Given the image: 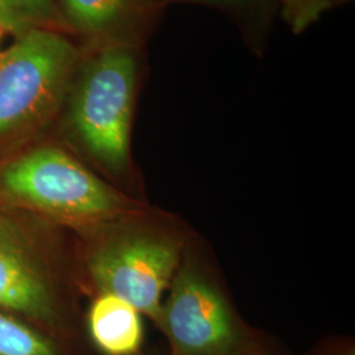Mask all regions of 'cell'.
<instances>
[{
    "label": "cell",
    "mask_w": 355,
    "mask_h": 355,
    "mask_svg": "<svg viewBox=\"0 0 355 355\" xmlns=\"http://www.w3.org/2000/svg\"><path fill=\"white\" fill-rule=\"evenodd\" d=\"M141 76V48L89 46L62 107L67 137L114 174L125 171L130 161V129Z\"/></svg>",
    "instance_id": "obj_1"
},
{
    "label": "cell",
    "mask_w": 355,
    "mask_h": 355,
    "mask_svg": "<svg viewBox=\"0 0 355 355\" xmlns=\"http://www.w3.org/2000/svg\"><path fill=\"white\" fill-rule=\"evenodd\" d=\"M83 51L64 35L36 29L0 53V149L62 111Z\"/></svg>",
    "instance_id": "obj_2"
},
{
    "label": "cell",
    "mask_w": 355,
    "mask_h": 355,
    "mask_svg": "<svg viewBox=\"0 0 355 355\" xmlns=\"http://www.w3.org/2000/svg\"><path fill=\"white\" fill-rule=\"evenodd\" d=\"M0 205L89 225L119 215L124 203L70 153L40 145L0 164Z\"/></svg>",
    "instance_id": "obj_3"
},
{
    "label": "cell",
    "mask_w": 355,
    "mask_h": 355,
    "mask_svg": "<svg viewBox=\"0 0 355 355\" xmlns=\"http://www.w3.org/2000/svg\"><path fill=\"white\" fill-rule=\"evenodd\" d=\"M175 243L148 236L105 243L89 261L91 278L102 293L124 299L139 312L161 318V299L175 271Z\"/></svg>",
    "instance_id": "obj_4"
},
{
    "label": "cell",
    "mask_w": 355,
    "mask_h": 355,
    "mask_svg": "<svg viewBox=\"0 0 355 355\" xmlns=\"http://www.w3.org/2000/svg\"><path fill=\"white\" fill-rule=\"evenodd\" d=\"M161 318L183 354L215 355L234 338L228 306L215 288L195 274L178 278Z\"/></svg>",
    "instance_id": "obj_5"
},
{
    "label": "cell",
    "mask_w": 355,
    "mask_h": 355,
    "mask_svg": "<svg viewBox=\"0 0 355 355\" xmlns=\"http://www.w3.org/2000/svg\"><path fill=\"white\" fill-rule=\"evenodd\" d=\"M0 309L44 324L55 318L51 280L32 236L4 212L0 215Z\"/></svg>",
    "instance_id": "obj_6"
},
{
    "label": "cell",
    "mask_w": 355,
    "mask_h": 355,
    "mask_svg": "<svg viewBox=\"0 0 355 355\" xmlns=\"http://www.w3.org/2000/svg\"><path fill=\"white\" fill-rule=\"evenodd\" d=\"M66 31L89 46L129 45L142 48L157 24L159 0H57Z\"/></svg>",
    "instance_id": "obj_7"
},
{
    "label": "cell",
    "mask_w": 355,
    "mask_h": 355,
    "mask_svg": "<svg viewBox=\"0 0 355 355\" xmlns=\"http://www.w3.org/2000/svg\"><path fill=\"white\" fill-rule=\"evenodd\" d=\"M89 336L107 355H130L142 343L140 312L124 299L102 293L89 311Z\"/></svg>",
    "instance_id": "obj_8"
},
{
    "label": "cell",
    "mask_w": 355,
    "mask_h": 355,
    "mask_svg": "<svg viewBox=\"0 0 355 355\" xmlns=\"http://www.w3.org/2000/svg\"><path fill=\"white\" fill-rule=\"evenodd\" d=\"M0 28L16 38L36 29L66 31L57 0H0Z\"/></svg>",
    "instance_id": "obj_9"
},
{
    "label": "cell",
    "mask_w": 355,
    "mask_h": 355,
    "mask_svg": "<svg viewBox=\"0 0 355 355\" xmlns=\"http://www.w3.org/2000/svg\"><path fill=\"white\" fill-rule=\"evenodd\" d=\"M0 355H57V349L24 321L0 312Z\"/></svg>",
    "instance_id": "obj_10"
},
{
    "label": "cell",
    "mask_w": 355,
    "mask_h": 355,
    "mask_svg": "<svg viewBox=\"0 0 355 355\" xmlns=\"http://www.w3.org/2000/svg\"><path fill=\"white\" fill-rule=\"evenodd\" d=\"M282 17L295 35H300L338 4V0H280Z\"/></svg>",
    "instance_id": "obj_11"
},
{
    "label": "cell",
    "mask_w": 355,
    "mask_h": 355,
    "mask_svg": "<svg viewBox=\"0 0 355 355\" xmlns=\"http://www.w3.org/2000/svg\"><path fill=\"white\" fill-rule=\"evenodd\" d=\"M162 4L170 1H193V3H204L211 4L224 10L230 11H243V10H253L258 6L266 4L268 0H159Z\"/></svg>",
    "instance_id": "obj_12"
},
{
    "label": "cell",
    "mask_w": 355,
    "mask_h": 355,
    "mask_svg": "<svg viewBox=\"0 0 355 355\" xmlns=\"http://www.w3.org/2000/svg\"><path fill=\"white\" fill-rule=\"evenodd\" d=\"M343 1H347V0H338V4H340V3H343Z\"/></svg>",
    "instance_id": "obj_13"
},
{
    "label": "cell",
    "mask_w": 355,
    "mask_h": 355,
    "mask_svg": "<svg viewBox=\"0 0 355 355\" xmlns=\"http://www.w3.org/2000/svg\"><path fill=\"white\" fill-rule=\"evenodd\" d=\"M1 33H3V29L0 28V37H1Z\"/></svg>",
    "instance_id": "obj_14"
},
{
    "label": "cell",
    "mask_w": 355,
    "mask_h": 355,
    "mask_svg": "<svg viewBox=\"0 0 355 355\" xmlns=\"http://www.w3.org/2000/svg\"><path fill=\"white\" fill-rule=\"evenodd\" d=\"M1 214H3V211H1V205H0V215H1Z\"/></svg>",
    "instance_id": "obj_15"
}]
</instances>
